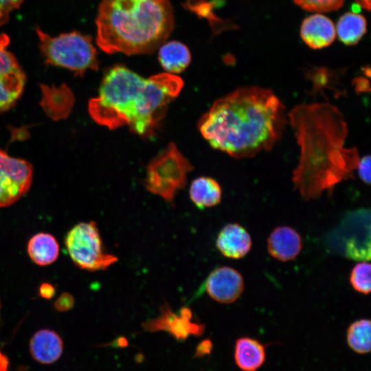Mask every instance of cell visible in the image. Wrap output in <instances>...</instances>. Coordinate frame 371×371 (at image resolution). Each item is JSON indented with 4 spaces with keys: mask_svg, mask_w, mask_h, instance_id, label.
Wrapping results in <instances>:
<instances>
[{
    "mask_svg": "<svg viewBox=\"0 0 371 371\" xmlns=\"http://www.w3.org/2000/svg\"><path fill=\"white\" fill-rule=\"evenodd\" d=\"M289 117L300 147L292 177L295 189L306 201L324 191L331 194L337 184L352 177L360 159L356 148L344 146L348 127L343 114L319 102L297 105Z\"/></svg>",
    "mask_w": 371,
    "mask_h": 371,
    "instance_id": "1",
    "label": "cell"
},
{
    "mask_svg": "<svg viewBox=\"0 0 371 371\" xmlns=\"http://www.w3.org/2000/svg\"><path fill=\"white\" fill-rule=\"evenodd\" d=\"M285 123V109L277 95L254 86L217 99L199 120L198 128L212 148L242 159L272 148Z\"/></svg>",
    "mask_w": 371,
    "mask_h": 371,
    "instance_id": "2",
    "label": "cell"
},
{
    "mask_svg": "<svg viewBox=\"0 0 371 371\" xmlns=\"http://www.w3.org/2000/svg\"><path fill=\"white\" fill-rule=\"evenodd\" d=\"M183 85L182 79L172 74L144 78L116 65L104 76L98 96L89 102L88 111L96 123L111 130L127 126L139 135H150Z\"/></svg>",
    "mask_w": 371,
    "mask_h": 371,
    "instance_id": "3",
    "label": "cell"
},
{
    "mask_svg": "<svg viewBox=\"0 0 371 371\" xmlns=\"http://www.w3.org/2000/svg\"><path fill=\"white\" fill-rule=\"evenodd\" d=\"M98 45L107 54L153 53L170 36L169 0H102L96 18Z\"/></svg>",
    "mask_w": 371,
    "mask_h": 371,
    "instance_id": "4",
    "label": "cell"
},
{
    "mask_svg": "<svg viewBox=\"0 0 371 371\" xmlns=\"http://www.w3.org/2000/svg\"><path fill=\"white\" fill-rule=\"evenodd\" d=\"M36 30L47 64L68 69L81 76L88 69H98L96 49L89 36L76 32L50 36L38 27Z\"/></svg>",
    "mask_w": 371,
    "mask_h": 371,
    "instance_id": "5",
    "label": "cell"
},
{
    "mask_svg": "<svg viewBox=\"0 0 371 371\" xmlns=\"http://www.w3.org/2000/svg\"><path fill=\"white\" fill-rule=\"evenodd\" d=\"M192 170V165L171 142L148 164L146 188L172 203L177 191L185 186L187 175Z\"/></svg>",
    "mask_w": 371,
    "mask_h": 371,
    "instance_id": "6",
    "label": "cell"
},
{
    "mask_svg": "<svg viewBox=\"0 0 371 371\" xmlns=\"http://www.w3.org/2000/svg\"><path fill=\"white\" fill-rule=\"evenodd\" d=\"M65 245L71 260L81 269L91 272L105 270L118 260L117 256L104 251L94 221L75 225L66 234Z\"/></svg>",
    "mask_w": 371,
    "mask_h": 371,
    "instance_id": "7",
    "label": "cell"
},
{
    "mask_svg": "<svg viewBox=\"0 0 371 371\" xmlns=\"http://www.w3.org/2000/svg\"><path fill=\"white\" fill-rule=\"evenodd\" d=\"M32 177L29 162L10 157L0 149V207L10 206L27 193Z\"/></svg>",
    "mask_w": 371,
    "mask_h": 371,
    "instance_id": "8",
    "label": "cell"
},
{
    "mask_svg": "<svg viewBox=\"0 0 371 371\" xmlns=\"http://www.w3.org/2000/svg\"><path fill=\"white\" fill-rule=\"evenodd\" d=\"M9 38L0 34V113L11 109L21 97L25 75L16 58L7 50Z\"/></svg>",
    "mask_w": 371,
    "mask_h": 371,
    "instance_id": "9",
    "label": "cell"
},
{
    "mask_svg": "<svg viewBox=\"0 0 371 371\" xmlns=\"http://www.w3.org/2000/svg\"><path fill=\"white\" fill-rule=\"evenodd\" d=\"M205 286L213 300L222 304H230L241 295L245 284L240 272L232 267L222 266L209 274Z\"/></svg>",
    "mask_w": 371,
    "mask_h": 371,
    "instance_id": "10",
    "label": "cell"
},
{
    "mask_svg": "<svg viewBox=\"0 0 371 371\" xmlns=\"http://www.w3.org/2000/svg\"><path fill=\"white\" fill-rule=\"evenodd\" d=\"M191 311L188 308L180 310V314L174 313L167 302L161 307V315L144 324L150 331L166 330L177 338H185L190 333L201 334L203 326L190 322Z\"/></svg>",
    "mask_w": 371,
    "mask_h": 371,
    "instance_id": "11",
    "label": "cell"
},
{
    "mask_svg": "<svg viewBox=\"0 0 371 371\" xmlns=\"http://www.w3.org/2000/svg\"><path fill=\"white\" fill-rule=\"evenodd\" d=\"M302 248V239L300 234L289 226L276 227L267 238V250L269 254L282 262L295 259Z\"/></svg>",
    "mask_w": 371,
    "mask_h": 371,
    "instance_id": "12",
    "label": "cell"
},
{
    "mask_svg": "<svg viewBox=\"0 0 371 371\" xmlns=\"http://www.w3.org/2000/svg\"><path fill=\"white\" fill-rule=\"evenodd\" d=\"M216 245L224 256L239 259L249 252L252 240L249 232L242 225L238 223H229L219 232Z\"/></svg>",
    "mask_w": 371,
    "mask_h": 371,
    "instance_id": "13",
    "label": "cell"
},
{
    "mask_svg": "<svg viewBox=\"0 0 371 371\" xmlns=\"http://www.w3.org/2000/svg\"><path fill=\"white\" fill-rule=\"evenodd\" d=\"M63 341L60 335L50 329L36 331L30 341V352L32 358L41 364L57 361L63 352Z\"/></svg>",
    "mask_w": 371,
    "mask_h": 371,
    "instance_id": "14",
    "label": "cell"
},
{
    "mask_svg": "<svg viewBox=\"0 0 371 371\" xmlns=\"http://www.w3.org/2000/svg\"><path fill=\"white\" fill-rule=\"evenodd\" d=\"M301 37L313 49L330 45L335 38L333 23L326 16L315 14L305 19L301 25Z\"/></svg>",
    "mask_w": 371,
    "mask_h": 371,
    "instance_id": "15",
    "label": "cell"
},
{
    "mask_svg": "<svg viewBox=\"0 0 371 371\" xmlns=\"http://www.w3.org/2000/svg\"><path fill=\"white\" fill-rule=\"evenodd\" d=\"M266 357L265 346L258 340L244 337L236 340L234 359L243 371H256L264 363Z\"/></svg>",
    "mask_w": 371,
    "mask_h": 371,
    "instance_id": "16",
    "label": "cell"
},
{
    "mask_svg": "<svg viewBox=\"0 0 371 371\" xmlns=\"http://www.w3.org/2000/svg\"><path fill=\"white\" fill-rule=\"evenodd\" d=\"M27 252L35 264L47 266L57 260L60 247L53 235L38 232L30 238L27 245Z\"/></svg>",
    "mask_w": 371,
    "mask_h": 371,
    "instance_id": "17",
    "label": "cell"
},
{
    "mask_svg": "<svg viewBox=\"0 0 371 371\" xmlns=\"http://www.w3.org/2000/svg\"><path fill=\"white\" fill-rule=\"evenodd\" d=\"M42 106L54 119L64 118L68 115L74 103V96L65 85L57 87H43Z\"/></svg>",
    "mask_w": 371,
    "mask_h": 371,
    "instance_id": "18",
    "label": "cell"
},
{
    "mask_svg": "<svg viewBox=\"0 0 371 371\" xmlns=\"http://www.w3.org/2000/svg\"><path fill=\"white\" fill-rule=\"evenodd\" d=\"M190 197L199 209L212 207L221 202L222 191L218 182L208 177H200L191 183Z\"/></svg>",
    "mask_w": 371,
    "mask_h": 371,
    "instance_id": "19",
    "label": "cell"
},
{
    "mask_svg": "<svg viewBox=\"0 0 371 371\" xmlns=\"http://www.w3.org/2000/svg\"><path fill=\"white\" fill-rule=\"evenodd\" d=\"M158 58L169 74L180 73L189 65L191 55L188 48L178 41H170L160 47Z\"/></svg>",
    "mask_w": 371,
    "mask_h": 371,
    "instance_id": "20",
    "label": "cell"
},
{
    "mask_svg": "<svg viewBox=\"0 0 371 371\" xmlns=\"http://www.w3.org/2000/svg\"><path fill=\"white\" fill-rule=\"evenodd\" d=\"M336 30L342 43L355 45L366 32V20L362 15L347 12L339 19Z\"/></svg>",
    "mask_w": 371,
    "mask_h": 371,
    "instance_id": "21",
    "label": "cell"
},
{
    "mask_svg": "<svg viewBox=\"0 0 371 371\" xmlns=\"http://www.w3.org/2000/svg\"><path fill=\"white\" fill-rule=\"evenodd\" d=\"M349 347L359 354L368 353L371 349L370 321L361 319L352 322L346 332Z\"/></svg>",
    "mask_w": 371,
    "mask_h": 371,
    "instance_id": "22",
    "label": "cell"
},
{
    "mask_svg": "<svg viewBox=\"0 0 371 371\" xmlns=\"http://www.w3.org/2000/svg\"><path fill=\"white\" fill-rule=\"evenodd\" d=\"M371 267L366 260L355 265L350 275V283L356 291L367 295L371 290Z\"/></svg>",
    "mask_w": 371,
    "mask_h": 371,
    "instance_id": "23",
    "label": "cell"
},
{
    "mask_svg": "<svg viewBox=\"0 0 371 371\" xmlns=\"http://www.w3.org/2000/svg\"><path fill=\"white\" fill-rule=\"evenodd\" d=\"M304 10L312 12H330L339 9L344 0H293Z\"/></svg>",
    "mask_w": 371,
    "mask_h": 371,
    "instance_id": "24",
    "label": "cell"
},
{
    "mask_svg": "<svg viewBox=\"0 0 371 371\" xmlns=\"http://www.w3.org/2000/svg\"><path fill=\"white\" fill-rule=\"evenodd\" d=\"M23 0H0V27L8 20L12 10L18 8Z\"/></svg>",
    "mask_w": 371,
    "mask_h": 371,
    "instance_id": "25",
    "label": "cell"
},
{
    "mask_svg": "<svg viewBox=\"0 0 371 371\" xmlns=\"http://www.w3.org/2000/svg\"><path fill=\"white\" fill-rule=\"evenodd\" d=\"M370 156L365 155L359 159L357 169L362 181L370 184Z\"/></svg>",
    "mask_w": 371,
    "mask_h": 371,
    "instance_id": "26",
    "label": "cell"
},
{
    "mask_svg": "<svg viewBox=\"0 0 371 371\" xmlns=\"http://www.w3.org/2000/svg\"><path fill=\"white\" fill-rule=\"evenodd\" d=\"M74 298L67 292L63 293L54 302L56 310L63 312L71 309L74 306Z\"/></svg>",
    "mask_w": 371,
    "mask_h": 371,
    "instance_id": "27",
    "label": "cell"
},
{
    "mask_svg": "<svg viewBox=\"0 0 371 371\" xmlns=\"http://www.w3.org/2000/svg\"><path fill=\"white\" fill-rule=\"evenodd\" d=\"M55 293L54 286L49 282H43L38 287V295L44 299L49 300L54 296Z\"/></svg>",
    "mask_w": 371,
    "mask_h": 371,
    "instance_id": "28",
    "label": "cell"
},
{
    "mask_svg": "<svg viewBox=\"0 0 371 371\" xmlns=\"http://www.w3.org/2000/svg\"><path fill=\"white\" fill-rule=\"evenodd\" d=\"M8 358L0 350V371H8Z\"/></svg>",
    "mask_w": 371,
    "mask_h": 371,
    "instance_id": "29",
    "label": "cell"
},
{
    "mask_svg": "<svg viewBox=\"0 0 371 371\" xmlns=\"http://www.w3.org/2000/svg\"><path fill=\"white\" fill-rule=\"evenodd\" d=\"M357 3L361 7L370 11V0H357Z\"/></svg>",
    "mask_w": 371,
    "mask_h": 371,
    "instance_id": "30",
    "label": "cell"
},
{
    "mask_svg": "<svg viewBox=\"0 0 371 371\" xmlns=\"http://www.w3.org/2000/svg\"><path fill=\"white\" fill-rule=\"evenodd\" d=\"M1 300H0V310H1Z\"/></svg>",
    "mask_w": 371,
    "mask_h": 371,
    "instance_id": "31",
    "label": "cell"
}]
</instances>
